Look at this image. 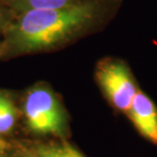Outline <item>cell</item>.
<instances>
[{"mask_svg": "<svg viewBox=\"0 0 157 157\" xmlns=\"http://www.w3.org/2000/svg\"><path fill=\"white\" fill-rule=\"evenodd\" d=\"M125 115L141 136L157 145V106L141 89L134 97Z\"/></svg>", "mask_w": 157, "mask_h": 157, "instance_id": "4", "label": "cell"}, {"mask_svg": "<svg viewBox=\"0 0 157 157\" xmlns=\"http://www.w3.org/2000/svg\"><path fill=\"white\" fill-rule=\"evenodd\" d=\"M14 15L15 14L10 9H8L7 7H5L4 5H2L0 3V40H1V37L3 33H4L6 27L13 20Z\"/></svg>", "mask_w": 157, "mask_h": 157, "instance_id": "8", "label": "cell"}, {"mask_svg": "<svg viewBox=\"0 0 157 157\" xmlns=\"http://www.w3.org/2000/svg\"><path fill=\"white\" fill-rule=\"evenodd\" d=\"M94 77L106 101L114 110L127 113L140 87L127 61L106 56L97 62Z\"/></svg>", "mask_w": 157, "mask_h": 157, "instance_id": "3", "label": "cell"}, {"mask_svg": "<svg viewBox=\"0 0 157 157\" xmlns=\"http://www.w3.org/2000/svg\"><path fill=\"white\" fill-rule=\"evenodd\" d=\"M90 0H0V3L13 12L20 14L39 9H58L86 3Z\"/></svg>", "mask_w": 157, "mask_h": 157, "instance_id": "5", "label": "cell"}, {"mask_svg": "<svg viewBox=\"0 0 157 157\" xmlns=\"http://www.w3.org/2000/svg\"><path fill=\"white\" fill-rule=\"evenodd\" d=\"M35 157H85L67 142L41 144L35 150Z\"/></svg>", "mask_w": 157, "mask_h": 157, "instance_id": "7", "label": "cell"}, {"mask_svg": "<svg viewBox=\"0 0 157 157\" xmlns=\"http://www.w3.org/2000/svg\"><path fill=\"white\" fill-rule=\"evenodd\" d=\"M17 114L13 97L8 91L0 90V135L8 134L13 128Z\"/></svg>", "mask_w": 157, "mask_h": 157, "instance_id": "6", "label": "cell"}, {"mask_svg": "<svg viewBox=\"0 0 157 157\" xmlns=\"http://www.w3.org/2000/svg\"><path fill=\"white\" fill-rule=\"evenodd\" d=\"M7 149V144L4 140H2V138L0 137V157L5 152V150Z\"/></svg>", "mask_w": 157, "mask_h": 157, "instance_id": "9", "label": "cell"}, {"mask_svg": "<svg viewBox=\"0 0 157 157\" xmlns=\"http://www.w3.org/2000/svg\"><path fill=\"white\" fill-rule=\"evenodd\" d=\"M21 109L32 133L58 138L67 136V112L60 97L49 85L38 83L29 88L23 97Z\"/></svg>", "mask_w": 157, "mask_h": 157, "instance_id": "2", "label": "cell"}, {"mask_svg": "<svg viewBox=\"0 0 157 157\" xmlns=\"http://www.w3.org/2000/svg\"><path fill=\"white\" fill-rule=\"evenodd\" d=\"M122 4L124 0H90L71 7L15 14L0 40V58L65 48L105 30Z\"/></svg>", "mask_w": 157, "mask_h": 157, "instance_id": "1", "label": "cell"}]
</instances>
